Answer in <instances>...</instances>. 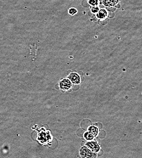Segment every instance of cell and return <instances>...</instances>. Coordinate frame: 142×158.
I'll return each instance as SVG.
<instances>
[{"label": "cell", "instance_id": "7", "mask_svg": "<svg viewBox=\"0 0 142 158\" xmlns=\"http://www.w3.org/2000/svg\"><path fill=\"white\" fill-rule=\"evenodd\" d=\"M118 1V0H103V4L108 7L114 6Z\"/></svg>", "mask_w": 142, "mask_h": 158}, {"label": "cell", "instance_id": "2", "mask_svg": "<svg viewBox=\"0 0 142 158\" xmlns=\"http://www.w3.org/2000/svg\"><path fill=\"white\" fill-rule=\"evenodd\" d=\"M86 147L90 150H91L92 152L95 153H98L100 150V147L99 144L96 141L91 140L87 142L86 143Z\"/></svg>", "mask_w": 142, "mask_h": 158}, {"label": "cell", "instance_id": "5", "mask_svg": "<svg viewBox=\"0 0 142 158\" xmlns=\"http://www.w3.org/2000/svg\"><path fill=\"white\" fill-rule=\"evenodd\" d=\"M70 81L75 84H79L80 83V77L76 73H72L69 75Z\"/></svg>", "mask_w": 142, "mask_h": 158}, {"label": "cell", "instance_id": "11", "mask_svg": "<svg viewBox=\"0 0 142 158\" xmlns=\"http://www.w3.org/2000/svg\"><path fill=\"white\" fill-rule=\"evenodd\" d=\"M89 3L93 6H95L98 4V0H89Z\"/></svg>", "mask_w": 142, "mask_h": 158}, {"label": "cell", "instance_id": "3", "mask_svg": "<svg viewBox=\"0 0 142 158\" xmlns=\"http://www.w3.org/2000/svg\"><path fill=\"white\" fill-rule=\"evenodd\" d=\"M50 138V135L49 134V132L46 131H42L38 134V139L41 143H46L48 142L49 140V139Z\"/></svg>", "mask_w": 142, "mask_h": 158}, {"label": "cell", "instance_id": "8", "mask_svg": "<svg viewBox=\"0 0 142 158\" xmlns=\"http://www.w3.org/2000/svg\"><path fill=\"white\" fill-rule=\"evenodd\" d=\"M106 16H107V12L106 10H104V9L100 10L99 12V13H97V17L100 18V19L104 18Z\"/></svg>", "mask_w": 142, "mask_h": 158}, {"label": "cell", "instance_id": "4", "mask_svg": "<svg viewBox=\"0 0 142 158\" xmlns=\"http://www.w3.org/2000/svg\"><path fill=\"white\" fill-rule=\"evenodd\" d=\"M72 87V83L68 79H64L59 83V88L62 90L68 91Z\"/></svg>", "mask_w": 142, "mask_h": 158}, {"label": "cell", "instance_id": "10", "mask_svg": "<svg viewBox=\"0 0 142 158\" xmlns=\"http://www.w3.org/2000/svg\"><path fill=\"white\" fill-rule=\"evenodd\" d=\"M77 13V10L76 9L74 8H71L69 10V13L70 15H73L76 14Z\"/></svg>", "mask_w": 142, "mask_h": 158}, {"label": "cell", "instance_id": "6", "mask_svg": "<svg viewBox=\"0 0 142 158\" xmlns=\"http://www.w3.org/2000/svg\"><path fill=\"white\" fill-rule=\"evenodd\" d=\"M87 131L89 133H90L91 134H92L94 137H96L97 135L99 134V129L97 126H94V125H92L91 126H89L87 129Z\"/></svg>", "mask_w": 142, "mask_h": 158}, {"label": "cell", "instance_id": "12", "mask_svg": "<svg viewBox=\"0 0 142 158\" xmlns=\"http://www.w3.org/2000/svg\"><path fill=\"white\" fill-rule=\"evenodd\" d=\"M92 12L94 13H96L99 12V8L97 7H94L92 9Z\"/></svg>", "mask_w": 142, "mask_h": 158}, {"label": "cell", "instance_id": "9", "mask_svg": "<svg viewBox=\"0 0 142 158\" xmlns=\"http://www.w3.org/2000/svg\"><path fill=\"white\" fill-rule=\"evenodd\" d=\"M84 138L87 141H91L94 139L95 137L93 136L92 134H91L90 133H89L88 131H87L84 134Z\"/></svg>", "mask_w": 142, "mask_h": 158}, {"label": "cell", "instance_id": "1", "mask_svg": "<svg viewBox=\"0 0 142 158\" xmlns=\"http://www.w3.org/2000/svg\"><path fill=\"white\" fill-rule=\"evenodd\" d=\"M80 155L81 158H96L97 153L92 152L86 146L82 147L80 150Z\"/></svg>", "mask_w": 142, "mask_h": 158}]
</instances>
